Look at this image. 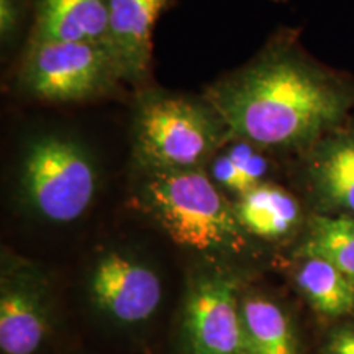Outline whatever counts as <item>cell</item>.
I'll return each instance as SVG.
<instances>
[{
  "label": "cell",
  "instance_id": "cell-14",
  "mask_svg": "<svg viewBox=\"0 0 354 354\" xmlns=\"http://www.w3.org/2000/svg\"><path fill=\"white\" fill-rule=\"evenodd\" d=\"M248 354H299L297 339L286 312L263 297L240 302Z\"/></svg>",
  "mask_w": 354,
  "mask_h": 354
},
{
  "label": "cell",
  "instance_id": "cell-18",
  "mask_svg": "<svg viewBox=\"0 0 354 354\" xmlns=\"http://www.w3.org/2000/svg\"><path fill=\"white\" fill-rule=\"evenodd\" d=\"M15 26V8L13 0H2V35L6 37Z\"/></svg>",
  "mask_w": 354,
  "mask_h": 354
},
{
  "label": "cell",
  "instance_id": "cell-1",
  "mask_svg": "<svg viewBox=\"0 0 354 354\" xmlns=\"http://www.w3.org/2000/svg\"><path fill=\"white\" fill-rule=\"evenodd\" d=\"M205 102L230 138L266 148H300L342 125L354 92L297 46L279 44L215 84Z\"/></svg>",
  "mask_w": 354,
  "mask_h": 354
},
{
  "label": "cell",
  "instance_id": "cell-7",
  "mask_svg": "<svg viewBox=\"0 0 354 354\" xmlns=\"http://www.w3.org/2000/svg\"><path fill=\"white\" fill-rule=\"evenodd\" d=\"M91 292L107 315L123 323H138L156 312L162 287L149 268L120 253H109L95 266Z\"/></svg>",
  "mask_w": 354,
  "mask_h": 354
},
{
  "label": "cell",
  "instance_id": "cell-11",
  "mask_svg": "<svg viewBox=\"0 0 354 354\" xmlns=\"http://www.w3.org/2000/svg\"><path fill=\"white\" fill-rule=\"evenodd\" d=\"M48 330L46 308L37 290L25 284L3 286L0 297V349L3 354H33Z\"/></svg>",
  "mask_w": 354,
  "mask_h": 354
},
{
  "label": "cell",
  "instance_id": "cell-6",
  "mask_svg": "<svg viewBox=\"0 0 354 354\" xmlns=\"http://www.w3.org/2000/svg\"><path fill=\"white\" fill-rule=\"evenodd\" d=\"M192 354H248L236 284L225 276L198 279L185 305Z\"/></svg>",
  "mask_w": 354,
  "mask_h": 354
},
{
  "label": "cell",
  "instance_id": "cell-17",
  "mask_svg": "<svg viewBox=\"0 0 354 354\" xmlns=\"http://www.w3.org/2000/svg\"><path fill=\"white\" fill-rule=\"evenodd\" d=\"M330 354H354V325L344 326L331 336L328 344Z\"/></svg>",
  "mask_w": 354,
  "mask_h": 354
},
{
  "label": "cell",
  "instance_id": "cell-3",
  "mask_svg": "<svg viewBox=\"0 0 354 354\" xmlns=\"http://www.w3.org/2000/svg\"><path fill=\"white\" fill-rule=\"evenodd\" d=\"M136 145L151 169H196L227 133L212 105L153 92L140 102Z\"/></svg>",
  "mask_w": 354,
  "mask_h": 354
},
{
  "label": "cell",
  "instance_id": "cell-12",
  "mask_svg": "<svg viewBox=\"0 0 354 354\" xmlns=\"http://www.w3.org/2000/svg\"><path fill=\"white\" fill-rule=\"evenodd\" d=\"M234 215L245 230L266 240L286 236L299 225L300 203L279 185L261 183L238 198Z\"/></svg>",
  "mask_w": 354,
  "mask_h": 354
},
{
  "label": "cell",
  "instance_id": "cell-2",
  "mask_svg": "<svg viewBox=\"0 0 354 354\" xmlns=\"http://www.w3.org/2000/svg\"><path fill=\"white\" fill-rule=\"evenodd\" d=\"M143 201L177 245L197 251L227 245L241 227L214 180L197 169H153Z\"/></svg>",
  "mask_w": 354,
  "mask_h": 354
},
{
  "label": "cell",
  "instance_id": "cell-8",
  "mask_svg": "<svg viewBox=\"0 0 354 354\" xmlns=\"http://www.w3.org/2000/svg\"><path fill=\"white\" fill-rule=\"evenodd\" d=\"M167 0H109L112 53L125 81L141 82L151 61V35Z\"/></svg>",
  "mask_w": 354,
  "mask_h": 354
},
{
  "label": "cell",
  "instance_id": "cell-9",
  "mask_svg": "<svg viewBox=\"0 0 354 354\" xmlns=\"http://www.w3.org/2000/svg\"><path fill=\"white\" fill-rule=\"evenodd\" d=\"M313 192L328 214L354 216V131L318 140L308 162Z\"/></svg>",
  "mask_w": 354,
  "mask_h": 354
},
{
  "label": "cell",
  "instance_id": "cell-4",
  "mask_svg": "<svg viewBox=\"0 0 354 354\" xmlns=\"http://www.w3.org/2000/svg\"><path fill=\"white\" fill-rule=\"evenodd\" d=\"M123 79L109 48L92 43L33 38L20 81L30 95L76 102L107 94Z\"/></svg>",
  "mask_w": 354,
  "mask_h": 354
},
{
  "label": "cell",
  "instance_id": "cell-13",
  "mask_svg": "<svg viewBox=\"0 0 354 354\" xmlns=\"http://www.w3.org/2000/svg\"><path fill=\"white\" fill-rule=\"evenodd\" d=\"M295 279L308 304L322 315L343 317L354 312V281L326 259L304 256Z\"/></svg>",
  "mask_w": 354,
  "mask_h": 354
},
{
  "label": "cell",
  "instance_id": "cell-15",
  "mask_svg": "<svg viewBox=\"0 0 354 354\" xmlns=\"http://www.w3.org/2000/svg\"><path fill=\"white\" fill-rule=\"evenodd\" d=\"M302 254L326 259L354 281V216L343 214L312 216Z\"/></svg>",
  "mask_w": 354,
  "mask_h": 354
},
{
  "label": "cell",
  "instance_id": "cell-16",
  "mask_svg": "<svg viewBox=\"0 0 354 354\" xmlns=\"http://www.w3.org/2000/svg\"><path fill=\"white\" fill-rule=\"evenodd\" d=\"M268 171V159L256 151L253 143L243 140H236V145L230 146L212 162V177L215 183L238 197L264 183Z\"/></svg>",
  "mask_w": 354,
  "mask_h": 354
},
{
  "label": "cell",
  "instance_id": "cell-10",
  "mask_svg": "<svg viewBox=\"0 0 354 354\" xmlns=\"http://www.w3.org/2000/svg\"><path fill=\"white\" fill-rule=\"evenodd\" d=\"M35 38L110 46L109 0H41Z\"/></svg>",
  "mask_w": 354,
  "mask_h": 354
},
{
  "label": "cell",
  "instance_id": "cell-5",
  "mask_svg": "<svg viewBox=\"0 0 354 354\" xmlns=\"http://www.w3.org/2000/svg\"><path fill=\"white\" fill-rule=\"evenodd\" d=\"M21 185L37 214L56 223H68L91 205L97 172L77 143L61 136H43L25 154Z\"/></svg>",
  "mask_w": 354,
  "mask_h": 354
}]
</instances>
